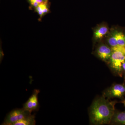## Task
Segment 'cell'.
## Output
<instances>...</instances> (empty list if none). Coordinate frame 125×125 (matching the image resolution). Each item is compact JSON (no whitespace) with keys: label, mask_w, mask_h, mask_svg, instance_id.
<instances>
[{"label":"cell","mask_w":125,"mask_h":125,"mask_svg":"<svg viewBox=\"0 0 125 125\" xmlns=\"http://www.w3.org/2000/svg\"><path fill=\"white\" fill-rule=\"evenodd\" d=\"M116 35L118 45L125 47V36L122 32L116 31Z\"/></svg>","instance_id":"obj_11"},{"label":"cell","mask_w":125,"mask_h":125,"mask_svg":"<svg viewBox=\"0 0 125 125\" xmlns=\"http://www.w3.org/2000/svg\"><path fill=\"white\" fill-rule=\"evenodd\" d=\"M32 114L23 108L11 110L6 115L2 125H13L18 121L25 118Z\"/></svg>","instance_id":"obj_3"},{"label":"cell","mask_w":125,"mask_h":125,"mask_svg":"<svg viewBox=\"0 0 125 125\" xmlns=\"http://www.w3.org/2000/svg\"><path fill=\"white\" fill-rule=\"evenodd\" d=\"M117 102L104 96L95 99L89 109L90 123L94 125H110Z\"/></svg>","instance_id":"obj_1"},{"label":"cell","mask_w":125,"mask_h":125,"mask_svg":"<svg viewBox=\"0 0 125 125\" xmlns=\"http://www.w3.org/2000/svg\"><path fill=\"white\" fill-rule=\"evenodd\" d=\"M30 4L34 8L38 6L39 4L44 2V0H28Z\"/></svg>","instance_id":"obj_12"},{"label":"cell","mask_w":125,"mask_h":125,"mask_svg":"<svg viewBox=\"0 0 125 125\" xmlns=\"http://www.w3.org/2000/svg\"><path fill=\"white\" fill-rule=\"evenodd\" d=\"M108 31L107 27L103 26L96 30L94 32V36L96 39H99L102 38L105 35Z\"/></svg>","instance_id":"obj_9"},{"label":"cell","mask_w":125,"mask_h":125,"mask_svg":"<svg viewBox=\"0 0 125 125\" xmlns=\"http://www.w3.org/2000/svg\"><path fill=\"white\" fill-rule=\"evenodd\" d=\"M125 83H115L106 89L103 93V96L106 98H118L121 100L125 99Z\"/></svg>","instance_id":"obj_4"},{"label":"cell","mask_w":125,"mask_h":125,"mask_svg":"<svg viewBox=\"0 0 125 125\" xmlns=\"http://www.w3.org/2000/svg\"><path fill=\"white\" fill-rule=\"evenodd\" d=\"M36 121L35 114H31L25 118L18 121L13 124V125H35Z\"/></svg>","instance_id":"obj_8"},{"label":"cell","mask_w":125,"mask_h":125,"mask_svg":"<svg viewBox=\"0 0 125 125\" xmlns=\"http://www.w3.org/2000/svg\"><path fill=\"white\" fill-rule=\"evenodd\" d=\"M121 103H122V104H123L125 108V98L123 100H122V101H121Z\"/></svg>","instance_id":"obj_14"},{"label":"cell","mask_w":125,"mask_h":125,"mask_svg":"<svg viewBox=\"0 0 125 125\" xmlns=\"http://www.w3.org/2000/svg\"><path fill=\"white\" fill-rule=\"evenodd\" d=\"M48 0H44V1H45V2H48Z\"/></svg>","instance_id":"obj_15"},{"label":"cell","mask_w":125,"mask_h":125,"mask_svg":"<svg viewBox=\"0 0 125 125\" xmlns=\"http://www.w3.org/2000/svg\"><path fill=\"white\" fill-rule=\"evenodd\" d=\"M122 72L123 76L125 77V61L123 62L122 66Z\"/></svg>","instance_id":"obj_13"},{"label":"cell","mask_w":125,"mask_h":125,"mask_svg":"<svg viewBox=\"0 0 125 125\" xmlns=\"http://www.w3.org/2000/svg\"><path fill=\"white\" fill-rule=\"evenodd\" d=\"M108 42L111 47L118 46L116 35V31L113 32L109 36V38L108 39Z\"/></svg>","instance_id":"obj_10"},{"label":"cell","mask_w":125,"mask_h":125,"mask_svg":"<svg viewBox=\"0 0 125 125\" xmlns=\"http://www.w3.org/2000/svg\"><path fill=\"white\" fill-rule=\"evenodd\" d=\"M111 48L112 55L108 62L109 67L113 73L122 77V66L125 61V47L118 45Z\"/></svg>","instance_id":"obj_2"},{"label":"cell","mask_w":125,"mask_h":125,"mask_svg":"<svg viewBox=\"0 0 125 125\" xmlns=\"http://www.w3.org/2000/svg\"><path fill=\"white\" fill-rule=\"evenodd\" d=\"M112 54L111 48L107 45H101L97 48L96 54L99 58L105 62L109 61Z\"/></svg>","instance_id":"obj_6"},{"label":"cell","mask_w":125,"mask_h":125,"mask_svg":"<svg viewBox=\"0 0 125 125\" xmlns=\"http://www.w3.org/2000/svg\"><path fill=\"white\" fill-rule=\"evenodd\" d=\"M110 125H125V111L115 110Z\"/></svg>","instance_id":"obj_7"},{"label":"cell","mask_w":125,"mask_h":125,"mask_svg":"<svg viewBox=\"0 0 125 125\" xmlns=\"http://www.w3.org/2000/svg\"><path fill=\"white\" fill-rule=\"evenodd\" d=\"M40 93V90L34 89L29 98L23 104V108L31 113L38 111L40 107L38 101V94Z\"/></svg>","instance_id":"obj_5"}]
</instances>
